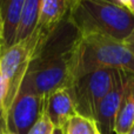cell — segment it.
<instances>
[{"mask_svg":"<svg viewBox=\"0 0 134 134\" xmlns=\"http://www.w3.org/2000/svg\"><path fill=\"white\" fill-rule=\"evenodd\" d=\"M63 24L48 37L38 39L19 92H30L46 98L55 91L69 87L73 81L76 35L67 40L61 34Z\"/></svg>","mask_w":134,"mask_h":134,"instance_id":"6da1fadb","label":"cell"},{"mask_svg":"<svg viewBox=\"0 0 134 134\" xmlns=\"http://www.w3.org/2000/svg\"><path fill=\"white\" fill-rule=\"evenodd\" d=\"M68 21L78 35L99 34L124 41L134 30V15L115 2L106 0H79Z\"/></svg>","mask_w":134,"mask_h":134,"instance_id":"7a4b0ae2","label":"cell"},{"mask_svg":"<svg viewBox=\"0 0 134 134\" xmlns=\"http://www.w3.org/2000/svg\"><path fill=\"white\" fill-rule=\"evenodd\" d=\"M99 68L122 69L134 74V55L122 41L99 34H76L73 80Z\"/></svg>","mask_w":134,"mask_h":134,"instance_id":"3957f363","label":"cell"},{"mask_svg":"<svg viewBox=\"0 0 134 134\" xmlns=\"http://www.w3.org/2000/svg\"><path fill=\"white\" fill-rule=\"evenodd\" d=\"M118 71L111 68L94 69L72 81L68 91L79 115L94 120L98 106L112 88Z\"/></svg>","mask_w":134,"mask_h":134,"instance_id":"277c9868","label":"cell"},{"mask_svg":"<svg viewBox=\"0 0 134 134\" xmlns=\"http://www.w3.org/2000/svg\"><path fill=\"white\" fill-rule=\"evenodd\" d=\"M39 35L33 32L30 38L18 41L8 47L0 55V69L6 81V99H5V120L11 104L15 99L21 86L30 63L33 58Z\"/></svg>","mask_w":134,"mask_h":134,"instance_id":"5b68a950","label":"cell"},{"mask_svg":"<svg viewBox=\"0 0 134 134\" xmlns=\"http://www.w3.org/2000/svg\"><path fill=\"white\" fill-rule=\"evenodd\" d=\"M45 99L34 93L18 92L6 114L7 131L27 134L45 113Z\"/></svg>","mask_w":134,"mask_h":134,"instance_id":"8992f818","label":"cell"},{"mask_svg":"<svg viewBox=\"0 0 134 134\" xmlns=\"http://www.w3.org/2000/svg\"><path fill=\"white\" fill-rule=\"evenodd\" d=\"M133 73L119 69L112 88L100 101L95 114V125L100 134H113L116 115Z\"/></svg>","mask_w":134,"mask_h":134,"instance_id":"52a82bcc","label":"cell"},{"mask_svg":"<svg viewBox=\"0 0 134 134\" xmlns=\"http://www.w3.org/2000/svg\"><path fill=\"white\" fill-rule=\"evenodd\" d=\"M76 0H41L39 18L35 32L39 37L46 38L69 16Z\"/></svg>","mask_w":134,"mask_h":134,"instance_id":"ba28073f","label":"cell"},{"mask_svg":"<svg viewBox=\"0 0 134 134\" xmlns=\"http://www.w3.org/2000/svg\"><path fill=\"white\" fill-rule=\"evenodd\" d=\"M45 114L54 128L65 130L68 121L76 115V109L68 88H61L45 99Z\"/></svg>","mask_w":134,"mask_h":134,"instance_id":"9c48e42d","label":"cell"},{"mask_svg":"<svg viewBox=\"0 0 134 134\" xmlns=\"http://www.w3.org/2000/svg\"><path fill=\"white\" fill-rule=\"evenodd\" d=\"M25 0H0V38L2 52L13 46L20 25Z\"/></svg>","mask_w":134,"mask_h":134,"instance_id":"30bf717a","label":"cell"},{"mask_svg":"<svg viewBox=\"0 0 134 134\" xmlns=\"http://www.w3.org/2000/svg\"><path fill=\"white\" fill-rule=\"evenodd\" d=\"M134 126V76L131 79L130 85L124 95L121 106L116 115L114 133L128 134Z\"/></svg>","mask_w":134,"mask_h":134,"instance_id":"8fae6325","label":"cell"},{"mask_svg":"<svg viewBox=\"0 0 134 134\" xmlns=\"http://www.w3.org/2000/svg\"><path fill=\"white\" fill-rule=\"evenodd\" d=\"M40 6H41V0H25L15 42L27 39L34 32L39 18Z\"/></svg>","mask_w":134,"mask_h":134,"instance_id":"7c38bea8","label":"cell"},{"mask_svg":"<svg viewBox=\"0 0 134 134\" xmlns=\"http://www.w3.org/2000/svg\"><path fill=\"white\" fill-rule=\"evenodd\" d=\"M65 132L66 134H97L99 131L94 120L76 114L68 121Z\"/></svg>","mask_w":134,"mask_h":134,"instance_id":"4fadbf2b","label":"cell"},{"mask_svg":"<svg viewBox=\"0 0 134 134\" xmlns=\"http://www.w3.org/2000/svg\"><path fill=\"white\" fill-rule=\"evenodd\" d=\"M53 128V125L48 120L46 114L44 113L41 115V118L37 121V124L31 128V131L27 134H52Z\"/></svg>","mask_w":134,"mask_h":134,"instance_id":"5bb4252c","label":"cell"},{"mask_svg":"<svg viewBox=\"0 0 134 134\" xmlns=\"http://www.w3.org/2000/svg\"><path fill=\"white\" fill-rule=\"evenodd\" d=\"M6 92H7L6 81H5V78L1 73V69H0V122L1 124H6V120H5V99H6Z\"/></svg>","mask_w":134,"mask_h":134,"instance_id":"9a60e30c","label":"cell"},{"mask_svg":"<svg viewBox=\"0 0 134 134\" xmlns=\"http://www.w3.org/2000/svg\"><path fill=\"white\" fill-rule=\"evenodd\" d=\"M114 1L134 15V0H114Z\"/></svg>","mask_w":134,"mask_h":134,"instance_id":"2e32d148","label":"cell"},{"mask_svg":"<svg viewBox=\"0 0 134 134\" xmlns=\"http://www.w3.org/2000/svg\"><path fill=\"white\" fill-rule=\"evenodd\" d=\"M122 42H124V45H125V46L130 49L131 53L134 55V30L132 31V33H131V34L128 35V37L126 38Z\"/></svg>","mask_w":134,"mask_h":134,"instance_id":"e0dca14e","label":"cell"},{"mask_svg":"<svg viewBox=\"0 0 134 134\" xmlns=\"http://www.w3.org/2000/svg\"><path fill=\"white\" fill-rule=\"evenodd\" d=\"M52 134H66V132H65V130H63V128H53Z\"/></svg>","mask_w":134,"mask_h":134,"instance_id":"ac0fdd59","label":"cell"},{"mask_svg":"<svg viewBox=\"0 0 134 134\" xmlns=\"http://www.w3.org/2000/svg\"><path fill=\"white\" fill-rule=\"evenodd\" d=\"M0 134H13V133L8 132L7 128H6V126H1V127H0Z\"/></svg>","mask_w":134,"mask_h":134,"instance_id":"d6986e66","label":"cell"},{"mask_svg":"<svg viewBox=\"0 0 134 134\" xmlns=\"http://www.w3.org/2000/svg\"><path fill=\"white\" fill-rule=\"evenodd\" d=\"M2 53V47H1V38H0V55Z\"/></svg>","mask_w":134,"mask_h":134,"instance_id":"ffe728a7","label":"cell"},{"mask_svg":"<svg viewBox=\"0 0 134 134\" xmlns=\"http://www.w3.org/2000/svg\"><path fill=\"white\" fill-rule=\"evenodd\" d=\"M128 134H134V126H133V127H132V130H131V131H130V133H128Z\"/></svg>","mask_w":134,"mask_h":134,"instance_id":"44dd1931","label":"cell"},{"mask_svg":"<svg viewBox=\"0 0 134 134\" xmlns=\"http://www.w3.org/2000/svg\"><path fill=\"white\" fill-rule=\"evenodd\" d=\"M76 1H79V0H76ZM106 1H111V2H115V1H114V0H106ZM115 4H116V2H115Z\"/></svg>","mask_w":134,"mask_h":134,"instance_id":"7402d4cb","label":"cell"},{"mask_svg":"<svg viewBox=\"0 0 134 134\" xmlns=\"http://www.w3.org/2000/svg\"><path fill=\"white\" fill-rule=\"evenodd\" d=\"M2 125H5V124H1V122H0V126H2Z\"/></svg>","mask_w":134,"mask_h":134,"instance_id":"603a6c76","label":"cell"},{"mask_svg":"<svg viewBox=\"0 0 134 134\" xmlns=\"http://www.w3.org/2000/svg\"><path fill=\"white\" fill-rule=\"evenodd\" d=\"M97 134H100V133H99V132H98V133H97Z\"/></svg>","mask_w":134,"mask_h":134,"instance_id":"cb8c5ba5","label":"cell"}]
</instances>
